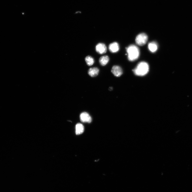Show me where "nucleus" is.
<instances>
[{
  "instance_id": "7",
  "label": "nucleus",
  "mask_w": 192,
  "mask_h": 192,
  "mask_svg": "<svg viewBox=\"0 0 192 192\" xmlns=\"http://www.w3.org/2000/svg\"><path fill=\"white\" fill-rule=\"evenodd\" d=\"M110 52L112 53L118 52L119 50V46L118 43L114 42L110 44L109 46Z\"/></svg>"
},
{
  "instance_id": "10",
  "label": "nucleus",
  "mask_w": 192,
  "mask_h": 192,
  "mask_svg": "<svg viewBox=\"0 0 192 192\" xmlns=\"http://www.w3.org/2000/svg\"><path fill=\"white\" fill-rule=\"evenodd\" d=\"M109 58L107 56H104L101 57L99 59V62L101 65L105 66L109 61Z\"/></svg>"
},
{
  "instance_id": "3",
  "label": "nucleus",
  "mask_w": 192,
  "mask_h": 192,
  "mask_svg": "<svg viewBox=\"0 0 192 192\" xmlns=\"http://www.w3.org/2000/svg\"><path fill=\"white\" fill-rule=\"evenodd\" d=\"M148 39V37L145 33H141L136 37V42L137 44L142 46L147 43Z\"/></svg>"
},
{
  "instance_id": "8",
  "label": "nucleus",
  "mask_w": 192,
  "mask_h": 192,
  "mask_svg": "<svg viewBox=\"0 0 192 192\" xmlns=\"http://www.w3.org/2000/svg\"><path fill=\"white\" fill-rule=\"evenodd\" d=\"M99 71V69L96 67L91 68L88 70V73L91 77H94L98 75Z\"/></svg>"
},
{
  "instance_id": "11",
  "label": "nucleus",
  "mask_w": 192,
  "mask_h": 192,
  "mask_svg": "<svg viewBox=\"0 0 192 192\" xmlns=\"http://www.w3.org/2000/svg\"><path fill=\"white\" fill-rule=\"evenodd\" d=\"M148 48L150 51L154 53L157 51L158 48V46L156 42H153L149 44Z\"/></svg>"
},
{
  "instance_id": "4",
  "label": "nucleus",
  "mask_w": 192,
  "mask_h": 192,
  "mask_svg": "<svg viewBox=\"0 0 192 192\" xmlns=\"http://www.w3.org/2000/svg\"><path fill=\"white\" fill-rule=\"evenodd\" d=\"M80 118L81 121L83 123H90L92 122L91 117L86 112H83L81 114Z\"/></svg>"
},
{
  "instance_id": "5",
  "label": "nucleus",
  "mask_w": 192,
  "mask_h": 192,
  "mask_svg": "<svg viewBox=\"0 0 192 192\" xmlns=\"http://www.w3.org/2000/svg\"><path fill=\"white\" fill-rule=\"evenodd\" d=\"M95 48L96 52L100 54H104L107 51L106 46L103 43H98L96 45Z\"/></svg>"
},
{
  "instance_id": "1",
  "label": "nucleus",
  "mask_w": 192,
  "mask_h": 192,
  "mask_svg": "<svg viewBox=\"0 0 192 192\" xmlns=\"http://www.w3.org/2000/svg\"><path fill=\"white\" fill-rule=\"evenodd\" d=\"M128 54V58L130 61H134L138 57L140 51L136 45H131L126 48Z\"/></svg>"
},
{
  "instance_id": "6",
  "label": "nucleus",
  "mask_w": 192,
  "mask_h": 192,
  "mask_svg": "<svg viewBox=\"0 0 192 192\" xmlns=\"http://www.w3.org/2000/svg\"><path fill=\"white\" fill-rule=\"evenodd\" d=\"M111 72L114 75L117 77H119L122 75L123 73V70L121 68L117 65H115L113 67Z\"/></svg>"
},
{
  "instance_id": "13",
  "label": "nucleus",
  "mask_w": 192,
  "mask_h": 192,
  "mask_svg": "<svg viewBox=\"0 0 192 192\" xmlns=\"http://www.w3.org/2000/svg\"><path fill=\"white\" fill-rule=\"evenodd\" d=\"M112 89H113V88H112V87H110L109 88V90H111Z\"/></svg>"
},
{
  "instance_id": "12",
  "label": "nucleus",
  "mask_w": 192,
  "mask_h": 192,
  "mask_svg": "<svg viewBox=\"0 0 192 192\" xmlns=\"http://www.w3.org/2000/svg\"><path fill=\"white\" fill-rule=\"evenodd\" d=\"M85 60L88 66L92 65L95 62L94 58L89 56H87L85 58Z\"/></svg>"
},
{
  "instance_id": "9",
  "label": "nucleus",
  "mask_w": 192,
  "mask_h": 192,
  "mask_svg": "<svg viewBox=\"0 0 192 192\" xmlns=\"http://www.w3.org/2000/svg\"><path fill=\"white\" fill-rule=\"evenodd\" d=\"M84 131V126L81 124H77L76 126V135H80L83 134Z\"/></svg>"
},
{
  "instance_id": "2",
  "label": "nucleus",
  "mask_w": 192,
  "mask_h": 192,
  "mask_svg": "<svg viewBox=\"0 0 192 192\" xmlns=\"http://www.w3.org/2000/svg\"><path fill=\"white\" fill-rule=\"evenodd\" d=\"M149 67L148 64L145 62L140 63L133 70L135 74L138 76H143L149 72Z\"/></svg>"
}]
</instances>
